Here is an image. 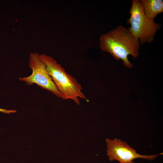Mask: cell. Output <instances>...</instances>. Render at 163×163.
<instances>
[{
	"mask_svg": "<svg viewBox=\"0 0 163 163\" xmlns=\"http://www.w3.org/2000/svg\"><path fill=\"white\" fill-rule=\"evenodd\" d=\"M45 64L46 70L64 99H71L80 105L78 98L87 100L82 91L81 85L76 79L68 74L65 69L52 57L45 54L40 55Z\"/></svg>",
	"mask_w": 163,
	"mask_h": 163,
	"instance_id": "2",
	"label": "cell"
},
{
	"mask_svg": "<svg viewBox=\"0 0 163 163\" xmlns=\"http://www.w3.org/2000/svg\"><path fill=\"white\" fill-rule=\"evenodd\" d=\"M139 2L145 15L149 19L154 20L158 14L163 12L162 0H141Z\"/></svg>",
	"mask_w": 163,
	"mask_h": 163,
	"instance_id": "6",
	"label": "cell"
},
{
	"mask_svg": "<svg viewBox=\"0 0 163 163\" xmlns=\"http://www.w3.org/2000/svg\"><path fill=\"white\" fill-rule=\"evenodd\" d=\"M129 13L130 17L127 21L131 27L128 29L142 44L150 43L154 40V36L161 25L149 19L145 15L142 5L138 0L132 1Z\"/></svg>",
	"mask_w": 163,
	"mask_h": 163,
	"instance_id": "3",
	"label": "cell"
},
{
	"mask_svg": "<svg viewBox=\"0 0 163 163\" xmlns=\"http://www.w3.org/2000/svg\"><path fill=\"white\" fill-rule=\"evenodd\" d=\"M29 57V66L32 73L28 76L20 77L19 79L28 85L37 84L62 98V94L49 75L45 64L40 59V54L36 53H31Z\"/></svg>",
	"mask_w": 163,
	"mask_h": 163,
	"instance_id": "4",
	"label": "cell"
},
{
	"mask_svg": "<svg viewBox=\"0 0 163 163\" xmlns=\"http://www.w3.org/2000/svg\"><path fill=\"white\" fill-rule=\"evenodd\" d=\"M136 163L134 161H131V162H129V163Z\"/></svg>",
	"mask_w": 163,
	"mask_h": 163,
	"instance_id": "8",
	"label": "cell"
},
{
	"mask_svg": "<svg viewBox=\"0 0 163 163\" xmlns=\"http://www.w3.org/2000/svg\"><path fill=\"white\" fill-rule=\"evenodd\" d=\"M0 111L3 113H4L6 114H10L11 113H15L16 112V111L15 110H7L5 109H2L0 108Z\"/></svg>",
	"mask_w": 163,
	"mask_h": 163,
	"instance_id": "7",
	"label": "cell"
},
{
	"mask_svg": "<svg viewBox=\"0 0 163 163\" xmlns=\"http://www.w3.org/2000/svg\"><path fill=\"white\" fill-rule=\"evenodd\" d=\"M108 158L111 161H117L120 163H128L134 160L141 158L152 161L158 156L163 155L161 153L152 155H143L136 151L126 142L120 139H106Z\"/></svg>",
	"mask_w": 163,
	"mask_h": 163,
	"instance_id": "5",
	"label": "cell"
},
{
	"mask_svg": "<svg viewBox=\"0 0 163 163\" xmlns=\"http://www.w3.org/2000/svg\"><path fill=\"white\" fill-rule=\"evenodd\" d=\"M101 48L109 53L116 60H122L128 68L133 65L128 59L131 55L137 57L139 53L140 44L128 29L120 25L106 33L101 35L99 39Z\"/></svg>",
	"mask_w": 163,
	"mask_h": 163,
	"instance_id": "1",
	"label": "cell"
}]
</instances>
